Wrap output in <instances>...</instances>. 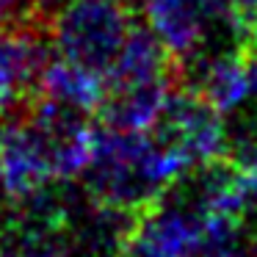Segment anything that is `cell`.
Listing matches in <instances>:
<instances>
[{"label":"cell","instance_id":"6da1fadb","mask_svg":"<svg viewBox=\"0 0 257 257\" xmlns=\"http://www.w3.org/2000/svg\"><path fill=\"white\" fill-rule=\"evenodd\" d=\"M188 172L191 163L155 136L102 127L97 130L94 155L80 177L94 202L141 213Z\"/></svg>","mask_w":257,"mask_h":257},{"label":"cell","instance_id":"7a4b0ae2","mask_svg":"<svg viewBox=\"0 0 257 257\" xmlns=\"http://www.w3.org/2000/svg\"><path fill=\"white\" fill-rule=\"evenodd\" d=\"M133 23L124 0H61L45 17V31L61 58L105 72Z\"/></svg>","mask_w":257,"mask_h":257},{"label":"cell","instance_id":"3957f363","mask_svg":"<svg viewBox=\"0 0 257 257\" xmlns=\"http://www.w3.org/2000/svg\"><path fill=\"white\" fill-rule=\"evenodd\" d=\"M158 141L177 150L191 169L227 158V124L224 113H218L196 91L174 83L158 124L152 127Z\"/></svg>","mask_w":257,"mask_h":257},{"label":"cell","instance_id":"277c9868","mask_svg":"<svg viewBox=\"0 0 257 257\" xmlns=\"http://www.w3.org/2000/svg\"><path fill=\"white\" fill-rule=\"evenodd\" d=\"M152 207L136 216L119 257H194L205 229V216L180 191L169 188Z\"/></svg>","mask_w":257,"mask_h":257},{"label":"cell","instance_id":"5b68a950","mask_svg":"<svg viewBox=\"0 0 257 257\" xmlns=\"http://www.w3.org/2000/svg\"><path fill=\"white\" fill-rule=\"evenodd\" d=\"M50 50L47 31L39 23L0 28V119L12 116L36 94Z\"/></svg>","mask_w":257,"mask_h":257},{"label":"cell","instance_id":"8992f818","mask_svg":"<svg viewBox=\"0 0 257 257\" xmlns=\"http://www.w3.org/2000/svg\"><path fill=\"white\" fill-rule=\"evenodd\" d=\"M9 122L0 127V191L12 202L36 194L56 180L47 147L39 130L14 111Z\"/></svg>","mask_w":257,"mask_h":257},{"label":"cell","instance_id":"52a82bcc","mask_svg":"<svg viewBox=\"0 0 257 257\" xmlns=\"http://www.w3.org/2000/svg\"><path fill=\"white\" fill-rule=\"evenodd\" d=\"M177 83L196 91L218 113H232L249 97L246 56L240 53V47L235 53L199 50L188 61L177 64Z\"/></svg>","mask_w":257,"mask_h":257},{"label":"cell","instance_id":"ba28073f","mask_svg":"<svg viewBox=\"0 0 257 257\" xmlns=\"http://www.w3.org/2000/svg\"><path fill=\"white\" fill-rule=\"evenodd\" d=\"M105 86H133L150 83V80H177V61L161 36L150 25L133 23L130 34L124 36L116 58L102 72Z\"/></svg>","mask_w":257,"mask_h":257},{"label":"cell","instance_id":"9c48e42d","mask_svg":"<svg viewBox=\"0 0 257 257\" xmlns=\"http://www.w3.org/2000/svg\"><path fill=\"white\" fill-rule=\"evenodd\" d=\"M177 80H150L133 86H105L97 116L102 127L130 130V133H150L163 113L169 91Z\"/></svg>","mask_w":257,"mask_h":257},{"label":"cell","instance_id":"30bf717a","mask_svg":"<svg viewBox=\"0 0 257 257\" xmlns=\"http://www.w3.org/2000/svg\"><path fill=\"white\" fill-rule=\"evenodd\" d=\"M36 97L61 102L67 108L83 113H97L102 97H105V78L89 67H80L67 58H50L36 86Z\"/></svg>","mask_w":257,"mask_h":257},{"label":"cell","instance_id":"8fae6325","mask_svg":"<svg viewBox=\"0 0 257 257\" xmlns=\"http://www.w3.org/2000/svg\"><path fill=\"white\" fill-rule=\"evenodd\" d=\"M0 257H75L69 227L17 213L0 235Z\"/></svg>","mask_w":257,"mask_h":257},{"label":"cell","instance_id":"7c38bea8","mask_svg":"<svg viewBox=\"0 0 257 257\" xmlns=\"http://www.w3.org/2000/svg\"><path fill=\"white\" fill-rule=\"evenodd\" d=\"M42 0H0V28H14L25 23H39Z\"/></svg>","mask_w":257,"mask_h":257},{"label":"cell","instance_id":"4fadbf2b","mask_svg":"<svg viewBox=\"0 0 257 257\" xmlns=\"http://www.w3.org/2000/svg\"><path fill=\"white\" fill-rule=\"evenodd\" d=\"M229 3H232L235 34H238V45H240V39L249 31V25L257 23V0H229Z\"/></svg>","mask_w":257,"mask_h":257},{"label":"cell","instance_id":"5bb4252c","mask_svg":"<svg viewBox=\"0 0 257 257\" xmlns=\"http://www.w3.org/2000/svg\"><path fill=\"white\" fill-rule=\"evenodd\" d=\"M240 50H243L246 56H254L257 58V23H251L249 31L243 34V39H240Z\"/></svg>","mask_w":257,"mask_h":257},{"label":"cell","instance_id":"9a60e30c","mask_svg":"<svg viewBox=\"0 0 257 257\" xmlns=\"http://www.w3.org/2000/svg\"><path fill=\"white\" fill-rule=\"evenodd\" d=\"M243 53V50H240ZM246 56V53H243ZM246 75H249V97L257 100V58L254 56H246Z\"/></svg>","mask_w":257,"mask_h":257},{"label":"cell","instance_id":"2e32d148","mask_svg":"<svg viewBox=\"0 0 257 257\" xmlns=\"http://www.w3.org/2000/svg\"><path fill=\"white\" fill-rule=\"evenodd\" d=\"M124 3H130V6H133V3H141V0H124Z\"/></svg>","mask_w":257,"mask_h":257}]
</instances>
